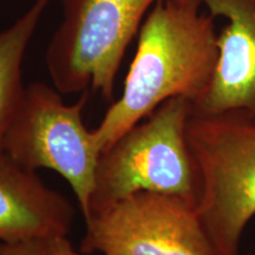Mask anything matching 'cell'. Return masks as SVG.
<instances>
[{
  "label": "cell",
  "mask_w": 255,
  "mask_h": 255,
  "mask_svg": "<svg viewBox=\"0 0 255 255\" xmlns=\"http://www.w3.org/2000/svg\"><path fill=\"white\" fill-rule=\"evenodd\" d=\"M196 0H157L139 27L122 96L92 130L101 152L165 101L193 105L209 88L219 60L214 17Z\"/></svg>",
  "instance_id": "cell-1"
},
{
  "label": "cell",
  "mask_w": 255,
  "mask_h": 255,
  "mask_svg": "<svg viewBox=\"0 0 255 255\" xmlns=\"http://www.w3.org/2000/svg\"><path fill=\"white\" fill-rule=\"evenodd\" d=\"M186 137L203 229L216 255H239L242 234L255 215V120L191 114Z\"/></svg>",
  "instance_id": "cell-2"
},
{
  "label": "cell",
  "mask_w": 255,
  "mask_h": 255,
  "mask_svg": "<svg viewBox=\"0 0 255 255\" xmlns=\"http://www.w3.org/2000/svg\"><path fill=\"white\" fill-rule=\"evenodd\" d=\"M191 114L189 100L170 98L104 149L85 219L139 191L195 202L196 175L186 137Z\"/></svg>",
  "instance_id": "cell-3"
},
{
  "label": "cell",
  "mask_w": 255,
  "mask_h": 255,
  "mask_svg": "<svg viewBox=\"0 0 255 255\" xmlns=\"http://www.w3.org/2000/svg\"><path fill=\"white\" fill-rule=\"evenodd\" d=\"M157 0H60L63 17L47 44L45 65L62 95L89 89L114 100L127 47Z\"/></svg>",
  "instance_id": "cell-4"
},
{
  "label": "cell",
  "mask_w": 255,
  "mask_h": 255,
  "mask_svg": "<svg viewBox=\"0 0 255 255\" xmlns=\"http://www.w3.org/2000/svg\"><path fill=\"white\" fill-rule=\"evenodd\" d=\"M88 91L75 103H65L55 87L34 82L25 89L6 133L4 154L31 171L50 169L68 182L84 219L95 186L101 150L83 110Z\"/></svg>",
  "instance_id": "cell-5"
},
{
  "label": "cell",
  "mask_w": 255,
  "mask_h": 255,
  "mask_svg": "<svg viewBox=\"0 0 255 255\" xmlns=\"http://www.w3.org/2000/svg\"><path fill=\"white\" fill-rule=\"evenodd\" d=\"M81 251L102 255H216L195 202L139 191L85 219Z\"/></svg>",
  "instance_id": "cell-6"
},
{
  "label": "cell",
  "mask_w": 255,
  "mask_h": 255,
  "mask_svg": "<svg viewBox=\"0 0 255 255\" xmlns=\"http://www.w3.org/2000/svg\"><path fill=\"white\" fill-rule=\"evenodd\" d=\"M228 24L218 36L219 60L209 88L193 105L203 116L240 115L255 120V0H196Z\"/></svg>",
  "instance_id": "cell-7"
},
{
  "label": "cell",
  "mask_w": 255,
  "mask_h": 255,
  "mask_svg": "<svg viewBox=\"0 0 255 255\" xmlns=\"http://www.w3.org/2000/svg\"><path fill=\"white\" fill-rule=\"evenodd\" d=\"M75 209L58 191L47 187L36 171L7 155L0 157V242H24L66 237Z\"/></svg>",
  "instance_id": "cell-8"
},
{
  "label": "cell",
  "mask_w": 255,
  "mask_h": 255,
  "mask_svg": "<svg viewBox=\"0 0 255 255\" xmlns=\"http://www.w3.org/2000/svg\"><path fill=\"white\" fill-rule=\"evenodd\" d=\"M51 1L34 0L21 17L0 31V157L4 155L9 124L26 89L21 81L25 53Z\"/></svg>",
  "instance_id": "cell-9"
},
{
  "label": "cell",
  "mask_w": 255,
  "mask_h": 255,
  "mask_svg": "<svg viewBox=\"0 0 255 255\" xmlns=\"http://www.w3.org/2000/svg\"><path fill=\"white\" fill-rule=\"evenodd\" d=\"M45 240H32L24 242H0V255H45Z\"/></svg>",
  "instance_id": "cell-10"
},
{
  "label": "cell",
  "mask_w": 255,
  "mask_h": 255,
  "mask_svg": "<svg viewBox=\"0 0 255 255\" xmlns=\"http://www.w3.org/2000/svg\"><path fill=\"white\" fill-rule=\"evenodd\" d=\"M45 255H82L73 250L66 237H55L44 241Z\"/></svg>",
  "instance_id": "cell-11"
}]
</instances>
